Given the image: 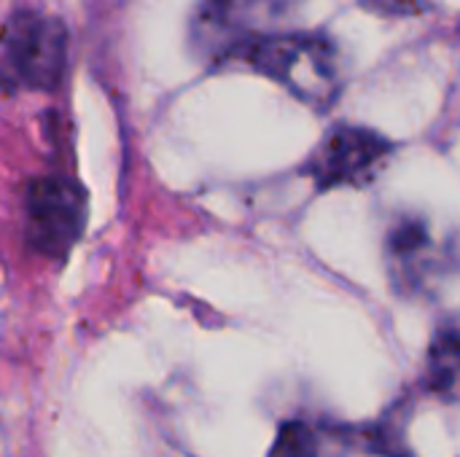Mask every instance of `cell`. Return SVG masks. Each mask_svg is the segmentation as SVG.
Masks as SVG:
<instances>
[{
  "mask_svg": "<svg viewBox=\"0 0 460 457\" xmlns=\"http://www.w3.org/2000/svg\"><path fill=\"white\" fill-rule=\"evenodd\" d=\"M229 57L283 83L302 102L323 110L340 94V65L329 38L307 32L248 35Z\"/></svg>",
  "mask_w": 460,
  "mask_h": 457,
  "instance_id": "1",
  "label": "cell"
},
{
  "mask_svg": "<svg viewBox=\"0 0 460 457\" xmlns=\"http://www.w3.org/2000/svg\"><path fill=\"white\" fill-rule=\"evenodd\" d=\"M426 385L431 393L453 401L460 399V326L445 323L437 329L429 364H426Z\"/></svg>",
  "mask_w": 460,
  "mask_h": 457,
  "instance_id": "5",
  "label": "cell"
},
{
  "mask_svg": "<svg viewBox=\"0 0 460 457\" xmlns=\"http://www.w3.org/2000/svg\"><path fill=\"white\" fill-rule=\"evenodd\" d=\"M5 73L35 92H54L67 65V27L62 19L16 11L3 35Z\"/></svg>",
  "mask_w": 460,
  "mask_h": 457,
  "instance_id": "3",
  "label": "cell"
},
{
  "mask_svg": "<svg viewBox=\"0 0 460 457\" xmlns=\"http://www.w3.org/2000/svg\"><path fill=\"white\" fill-rule=\"evenodd\" d=\"M431 245V237H429V229L420 224V221H399L391 234H388V253H391V261L404 272L402 277L404 280H418V272L415 267L423 261L426 250Z\"/></svg>",
  "mask_w": 460,
  "mask_h": 457,
  "instance_id": "7",
  "label": "cell"
},
{
  "mask_svg": "<svg viewBox=\"0 0 460 457\" xmlns=\"http://www.w3.org/2000/svg\"><path fill=\"white\" fill-rule=\"evenodd\" d=\"M388 154L391 143L375 129L340 124L332 127L318 148L310 154L305 175L318 186V191L364 186L375 178Z\"/></svg>",
  "mask_w": 460,
  "mask_h": 457,
  "instance_id": "4",
  "label": "cell"
},
{
  "mask_svg": "<svg viewBox=\"0 0 460 457\" xmlns=\"http://www.w3.org/2000/svg\"><path fill=\"white\" fill-rule=\"evenodd\" d=\"M364 5L385 16H418L426 0H364Z\"/></svg>",
  "mask_w": 460,
  "mask_h": 457,
  "instance_id": "9",
  "label": "cell"
},
{
  "mask_svg": "<svg viewBox=\"0 0 460 457\" xmlns=\"http://www.w3.org/2000/svg\"><path fill=\"white\" fill-rule=\"evenodd\" d=\"M267 457H321V442L310 426L288 420L278 428L275 444Z\"/></svg>",
  "mask_w": 460,
  "mask_h": 457,
  "instance_id": "8",
  "label": "cell"
},
{
  "mask_svg": "<svg viewBox=\"0 0 460 457\" xmlns=\"http://www.w3.org/2000/svg\"><path fill=\"white\" fill-rule=\"evenodd\" d=\"M22 213L27 245L51 261H62L84 234L86 191L67 175H38L24 186Z\"/></svg>",
  "mask_w": 460,
  "mask_h": 457,
  "instance_id": "2",
  "label": "cell"
},
{
  "mask_svg": "<svg viewBox=\"0 0 460 457\" xmlns=\"http://www.w3.org/2000/svg\"><path fill=\"white\" fill-rule=\"evenodd\" d=\"M256 3L259 0H205L197 13V32L229 57V51L245 40L240 24Z\"/></svg>",
  "mask_w": 460,
  "mask_h": 457,
  "instance_id": "6",
  "label": "cell"
}]
</instances>
